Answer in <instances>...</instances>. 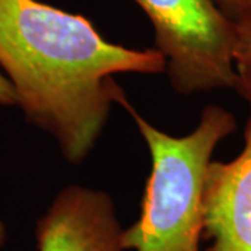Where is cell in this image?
I'll return each instance as SVG.
<instances>
[{
	"label": "cell",
	"mask_w": 251,
	"mask_h": 251,
	"mask_svg": "<svg viewBox=\"0 0 251 251\" xmlns=\"http://www.w3.org/2000/svg\"><path fill=\"white\" fill-rule=\"evenodd\" d=\"M214 1L232 21H234L251 4V0H214Z\"/></svg>",
	"instance_id": "cell-7"
},
{
	"label": "cell",
	"mask_w": 251,
	"mask_h": 251,
	"mask_svg": "<svg viewBox=\"0 0 251 251\" xmlns=\"http://www.w3.org/2000/svg\"><path fill=\"white\" fill-rule=\"evenodd\" d=\"M156 49L113 44L88 18L38 0H0V70L29 125L50 135L74 166L97 147L126 98L117 74H161Z\"/></svg>",
	"instance_id": "cell-1"
},
{
	"label": "cell",
	"mask_w": 251,
	"mask_h": 251,
	"mask_svg": "<svg viewBox=\"0 0 251 251\" xmlns=\"http://www.w3.org/2000/svg\"><path fill=\"white\" fill-rule=\"evenodd\" d=\"M120 106L133 117L151 156L141 215L135 224L123 229L125 249L200 251L206 171L216 147L236 131V119L227 109L208 105L197 126L188 134L176 137L151 125L127 99Z\"/></svg>",
	"instance_id": "cell-2"
},
{
	"label": "cell",
	"mask_w": 251,
	"mask_h": 251,
	"mask_svg": "<svg viewBox=\"0 0 251 251\" xmlns=\"http://www.w3.org/2000/svg\"><path fill=\"white\" fill-rule=\"evenodd\" d=\"M234 23V72L233 90L242 97L251 110V4Z\"/></svg>",
	"instance_id": "cell-6"
},
{
	"label": "cell",
	"mask_w": 251,
	"mask_h": 251,
	"mask_svg": "<svg viewBox=\"0 0 251 251\" xmlns=\"http://www.w3.org/2000/svg\"><path fill=\"white\" fill-rule=\"evenodd\" d=\"M115 201L99 188L63 187L35 227L38 251H127Z\"/></svg>",
	"instance_id": "cell-4"
},
{
	"label": "cell",
	"mask_w": 251,
	"mask_h": 251,
	"mask_svg": "<svg viewBox=\"0 0 251 251\" xmlns=\"http://www.w3.org/2000/svg\"><path fill=\"white\" fill-rule=\"evenodd\" d=\"M7 242V229H6V225L4 222L0 219V251L3 250L4 244Z\"/></svg>",
	"instance_id": "cell-9"
},
{
	"label": "cell",
	"mask_w": 251,
	"mask_h": 251,
	"mask_svg": "<svg viewBox=\"0 0 251 251\" xmlns=\"http://www.w3.org/2000/svg\"><path fill=\"white\" fill-rule=\"evenodd\" d=\"M0 106H17L14 88L1 70H0Z\"/></svg>",
	"instance_id": "cell-8"
},
{
	"label": "cell",
	"mask_w": 251,
	"mask_h": 251,
	"mask_svg": "<svg viewBox=\"0 0 251 251\" xmlns=\"http://www.w3.org/2000/svg\"><path fill=\"white\" fill-rule=\"evenodd\" d=\"M202 214L205 251H251V110L240 153L208 166Z\"/></svg>",
	"instance_id": "cell-5"
},
{
	"label": "cell",
	"mask_w": 251,
	"mask_h": 251,
	"mask_svg": "<svg viewBox=\"0 0 251 251\" xmlns=\"http://www.w3.org/2000/svg\"><path fill=\"white\" fill-rule=\"evenodd\" d=\"M150 20L171 87L180 95L233 90L234 23L214 0H133Z\"/></svg>",
	"instance_id": "cell-3"
}]
</instances>
